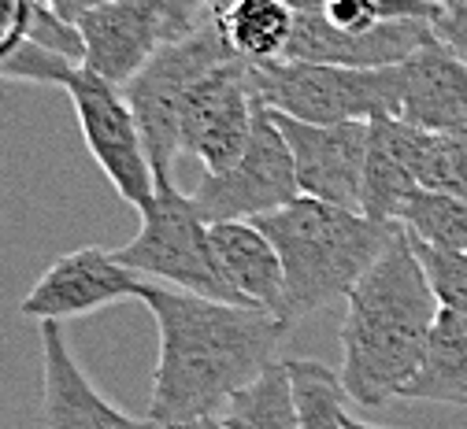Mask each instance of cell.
<instances>
[{
  "label": "cell",
  "mask_w": 467,
  "mask_h": 429,
  "mask_svg": "<svg viewBox=\"0 0 467 429\" xmlns=\"http://www.w3.org/2000/svg\"><path fill=\"white\" fill-rule=\"evenodd\" d=\"M219 422L223 429H301L289 366L275 359L256 382L234 393V400L219 411Z\"/></svg>",
  "instance_id": "20"
},
{
  "label": "cell",
  "mask_w": 467,
  "mask_h": 429,
  "mask_svg": "<svg viewBox=\"0 0 467 429\" xmlns=\"http://www.w3.org/2000/svg\"><path fill=\"white\" fill-rule=\"evenodd\" d=\"M212 249L219 271L238 303L278 315L285 326H294L285 315V271L275 252V244L256 222H212Z\"/></svg>",
  "instance_id": "17"
},
{
  "label": "cell",
  "mask_w": 467,
  "mask_h": 429,
  "mask_svg": "<svg viewBox=\"0 0 467 429\" xmlns=\"http://www.w3.org/2000/svg\"><path fill=\"white\" fill-rule=\"evenodd\" d=\"M400 118L423 130H467V59L441 37L400 64Z\"/></svg>",
  "instance_id": "15"
},
{
  "label": "cell",
  "mask_w": 467,
  "mask_h": 429,
  "mask_svg": "<svg viewBox=\"0 0 467 429\" xmlns=\"http://www.w3.org/2000/svg\"><path fill=\"white\" fill-rule=\"evenodd\" d=\"M427 130L408 118H375L368 134L364 204L360 211L375 222H397L404 200L420 189V156Z\"/></svg>",
  "instance_id": "16"
},
{
  "label": "cell",
  "mask_w": 467,
  "mask_h": 429,
  "mask_svg": "<svg viewBox=\"0 0 467 429\" xmlns=\"http://www.w3.org/2000/svg\"><path fill=\"white\" fill-rule=\"evenodd\" d=\"M404 400H431L467 407V315L441 308L420 374L404 389Z\"/></svg>",
  "instance_id": "18"
},
{
  "label": "cell",
  "mask_w": 467,
  "mask_h": 429,
  "mask_svg": "<svg viewBox=\"0 0 467 429\" xmlns=\"http://www.w3.org/2000/svg\"><path fill=\"white\" fill-rule=\"evenodd\" d=\"M78 30L86 41L82 67L123 89L171 41L163 0H108L78 19Z\"/></svg>",
  "instance_id": "13"
},
{
  "label": "cell",
  "mask_w": 467,
  "mask_h": 429,
  "mask_svg": "<svg viewBox=\"0 0 467 429\" xmlns=\"http://www.w3.org/2000/svg\"><path fill=\"white\" fill-rule=\"evenodd\" d=\"M141 281L145 278L134 274L130 267H123L115 260V252L86 244V249L60 256L34 281V289L19 303V312L34 322L86 319L93 312H104L111 303L127 300V296L138 300Z\"/></svg>",
  "instance_id": "11"
},
{
  "label": "cell",
  "mask_w": 467,
  "mask_h": 429,
  "mask_svg": "<svg viewBox=\"0 0 467 429\" xmlns=\"http://www.w3.org/2000/svg\"><path fill=\"white\" fill-rule=\"evenodd\" d=\"M41 337V403L37 429H163L160 422L134 418L108 403L86 378L60 322H37Z\"/></svg>",
  "instance_id": "12"
},
{
  "label": "cell",
  "mask_w": 467,
  "mask_h": 429,
  "mask_svg": "<svg viewBox=\"0 0 467 429\" xmlns=\"http://www.w3.org/2000/svg\"><path fill=\"white\" fill-rule=\"evenodd\" d=\"M179 429H223L219 418H201V422H190V425H179Z\"/></svg>",
  "instance_id": "29"
},
{
  "label": "cell",
  "mask_w": 467,
  "mask_h": 429,
  "mask_svg": "<svg viewBox=\"0 0 467 429\" xmlns=\"http://www.w3.org/2000/svg\"><path fill=\"white\" fill-rule=\"evenodd\" d=\"M115 260L149 281L238 303L212 249V222L179 186L156 189L152 204L141 211L138 237L123 249H115Z\"/></svg>",
  "instance_id": "6"
},
{
  "label": "cell",
  "mask_w": 467,
  "mask_h": 429,
  "mask_svg": "<svg viewBox=\"0 0 467 429\" xmlns=\"http://www.w3.org/2000/svg\"><path fill=\"white\" fill-rule=\"evenodd\" d=\"M275 118L282 127V138H285L289 152H294L301 197L360 211L371 122H334V127H316V122H301V118H289V115H278V111H275Z\"/></svg>",
  "instance_id": "10"
},
{
  "label": "cell",
  "mask_w": 467,
  "mask_h": 429,
  "mask_svg": "<svg viewBox=\"0 0 467 429\" xmlns=\"http://www.w3.org/2000/svg\"><path fill=\"white\" fill-rule=\"evenodd\" d=\"M230 59L238 56L226 45L219 23H212L190 37L167 41L127 86V100L141 122L149 159L156 170V189L174 186V159L182 156V111L190 93L204 75L230 64Z\"/></svg>",
  "instance_id": "5"
},
{
  "label": "cell",
  "mask_w": 467,
  "mask_h": 429,
  "mask_svg": "<svg viewBox=\"0 0 467 429\" xmlns=\"http://www.w3.org/2000/svg\"><path fill=\"white\" fill-rule=\"evenodd\" d=\"M412 244H416V256L431 278L438 303L449 312L467 315V252H441L423 240H412Z\"/></svg>",
  "instance_id": "24"
},
{
  "label": "cell",
  "mask_w": 467,
  "mask_h": 429,
  "mask_svg": "<svg viewBox=\"0 0 467 429\" xmlns=\"http://www.w3.org/2000/svg\"><path fill=\"white\" fill-rule=\"evenodd\" d=\"M256 226L267 233L282 260L289 322L353 292L397 230V222H375L364 211L312 197H297L294 204L260 215Z\"/></svg>",
  "instance_id": "3"
},
{
  "label": "cell",
  "mask_w": 467,
  "mask_h": 429,
  "mask_svg": "<svg viewBox=\"0 0 467 429\" xmlns=\"http://www.w3.org/2000/svg\"><path fill=\"white\" fill-rule=\"evenodd\" d=\"M297 12L285 0H230L219 15V30L234 56L245 64H275L285 59L294 41Z\"/></svg>",
  "instance_id": "19"
},
{
  "label": "cell",
  "mask_w": 467,
  "mask_h": 429,
  "mask_svg": "<svg viewBox=\"0 0 467 429\" xmlns=\"http://www.w3.org/2000/svg\"><path fill=\"white\" fill-rule=\"evenodd\" d=\"M397 222L412 240H423L441 252H467V200L452 193L416 189L404 200Z\"/></svg>",
  "instance_id": "21"
},
{
  "label": "cell",
  "mask_w": 467,
  "mask_h": 429,
  "mask_svg": "<svg viewBox=\"0 0 467 429\" xmlns=\"http://www.w3.org/2000/svg\"><path fill=\"white\" fill-rule=\"evenodd\" d=\"M138 300L160 333L149 418L163 429L219 418L234 393L275 363V348L289 330L278 315L249 303H223L149 278Z\"/></svg>",
  "instance_id": "1"
},
{
  "label": "cell",
  "mask_w": 467,
  "mask_h": 429,
  "mask_svg": "<svg viewBox=\"0 0 467 429\" xmlns=\"http://www.w3.org/2000/svg\"><path fill=\"white\" fill-rule=\"evenodd\" d=\"M420 189L467 200V130H427L420 156Z\"/></svg>",
  "instance_id": "23"
},
{
  "label": "cell",
  "mask_w": 467,
  "mask_h": 429,
  "mask_svg": "<svg viewBox=\"0 0 467 429\" xmlns=\"http://www.w3.org/2000/svg\"><path fill=\"white\" fill-rule=\"evenodd\" d=\"M64 89L71 97L78 130L93 163L104 170L119 200L145 211L156 197V170L149 159L141 122L127 100V89L86 67H78Z\"/></svg>",
  "instance_id": "7"
},
{
  "label": "cell",
  "mask_w": 467,
  "mask_h": 429,
  "mask_svg": "<svg viewBox=\"0 0 467 429\" xmlns=\"http://www.w3.org/2000/svg\"><path fill=\"white\" fill-rule=\"evenodd\" d=\"M301 197L297 167L275 111L260 100L245 156L223 174H204L193 204L208 222H256Z\"/></svg>",
  "instance_id": "8"
},
{
  "label": "cell",
  "mask_w": 467,
  "mask_h": 429,
  "mask_svg": "<svg viewBox=\"0 0 467 429\" xmlns=\"http://www.w3.org/2000/svg\"><path fill=\"white\" fill-rule=\"evenodd\" d=\"M348 429H393V425H375V422H360V418L348 414Z\"/></svg>",
  "instance_id": "30"
},
{
  "label": "cell",
  "mask_w": 467,
  "mask_h": 429,
  "mask_svg": "<svg viewBox=\"0 0 467 429\" xmlns=\"http://www.w3.org/2000/svg\"><path fill=\"white\" fill-rule=\"evenodd\" d=\"M285 366L297 396L301 429H348V393L341 374H334L319 359H285Z\"/></svg>",
  "instance_id": "22"
},
{
  "label": "cell",
  "mask_w": 467,
  "mask_h": 429,
  "mask_svg": "<svg viewBox=\"0 0 467 429\" xmlns=\"http://www.w3.org/2000/svg\"><path fill=\"white\" fill-rule=\"evenodd\" d=\"M431 5H441V8H445V12H452V8H456V5H460V0H431Z\"/></svg>",
  "instance_id": "31"
},
{
  "label": "cell",
  "mask_w": 467,
  "mask_h": 429,
  "mask_svg": "<svg viewBox=\"0 0 467 429\" xmlns=\"http://www.w3.org/2000/svg\"><path fill=\"white\" fill-rule=\"evenodd\" d=\"M438 37H441L456 56L467 59V0H460L452 12H445V19L438 23Z\"/></svg>",
  "instance_id": "26"
},
{
  "label": "cell",
  "mask_w": 467,
  "mask_h": 429,
  "mask_svg": "<svg viewBox=\"0 0 467 429\" xmlns=\"http://www.w3.org/2000/svg\"><path fill=\"white\" fill-rule=\"evenodd\" d=\"M37 0H0V67L19 52L23 41H30Z\"/></svg>",
  "instance_id": "25"
},
{
  "label": "cell",
  "mask_w": 467,
  "mask_h": 429,
  "mask_svg": "<svg viewBox=\"0 0 467 429\" xmlns=\"http://www.w3.org/2000/svg\"><path fill=\"white\" fill-rule=\"evenodd\" d=\"M45 5H48L56 15H64L67 23H78L86 12H93V8L108 5V0H45Z\"/></svg>",
  "instance_id": "27"
},
{
  "label": "cell",
  "mask_w": 467,
  "mask_h": 429,
  "mask_svg": "<svg viewBox=\"0 0 467 429\" xmlns=\"http://www.w3.org/2000/svg\"><path fill=\"white\" fill-rule=\"evenodd\" d=\"M431 41H438V26L427 19H389L368 34H345L323 15H297L285 59L337 67H397Z\"/></svg>",
  "instance_id": "14"
},
{
  "label": "cell",
  "mask_w": 467,
  "mask_h": 429,
  "mask_svg": "<svg viewBox=\"0 0 467 429\" xmlns=\"http://www.w3.org/2000/svg\"><path fill=\"white\" fill-rule=\"evenodd\" d=\"M285 5L297 15H323L327 12V0H285Z\"/></svg>",
  "instance_id": "28"
},
{
  "label": "cell",
  "mask_w": 467,
  "mask_h": 429,
  "mask_svg": "<svg viewBox=\"0 0 467 429\" xmlns=\"http://www.w3.org/2000/svg\"><path fill=\"white\" fill-rule=\"evenodd\" d=\"M441 303L397 222L386 252L345 296L341 319V385L360 407H382L420 374Z\"/></svg>",
  "instance_id": "2"
},
{
  "label": "cell",
  "mask_w": 467,
  "mask_h": 429,
  "mask_svg": "<svg viewBox=\"0 0 467 429\" xmlns=\"http://www.w3.org/2000/svg\"><path fill=\"white\" fill-rule=\"evenodd\" d=\"M256 86L245 59H230L197 82L182 111V152L193 156L204 174H223L238 163L256 127Z\"/></svg>",
  "instance_id": "9"
},
{
  "label": "cell",
  "mask_w": 467,
  "mask_h": 429,
  "mask_svg": "<svg viewBox=\"0 0 467 429\" xmlns=\"http://www.w3.org/2000/svg\"><path fill=\"white\" fill-rule=\"evenodd\" d=\"M256 97L289 118L334 127V122L400 118V64L397 67H337L275 59L249 64Z\"/></svg>",
  "instance_id": "4"
}]
</instances>
